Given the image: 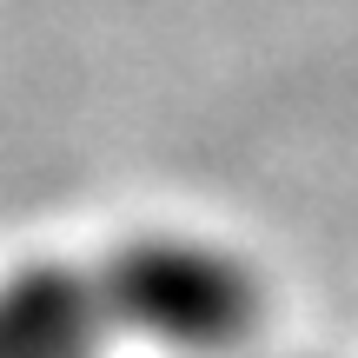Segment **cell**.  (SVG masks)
Here are the masks:
<instances>
[{"label":"cell","instance_id":"obj_1","mask_svg":"<svg viewBox=\"0 0 358 358\" xmlns=\"http://www.w3.org/2000/svg\"><path fill=\"white\" fill-rule=\"evenodd\" d=\"M245 272L192 239H140L106 266H34L0 285V358H100L113 332L226 352L245 332Z\"/></svg>","mask_w":358,"mask_h":358}]
</instances>
